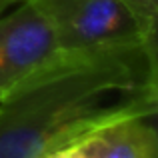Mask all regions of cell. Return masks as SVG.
Listing matches in <instances>:
<instances>
[{
	"label": "cell",
	"mask_w": 158,
	"mask_h": 158,
	"mask_svg": "<svg viewBox=\"0 0 158 158\" xmlns=\"http://www.w3.org/2000/svg\"><path fill=\"white\" fill-rule=\"evenodd\" d=\"M156 112L120 116L58 148L62 158H158Z\"/></svg>",
	"instance_id": "4"
},
{
	"label": "cell",
	"mask_w": 158,
	"mask_h": 158,
	"mask_svg": "<svg viewBox=\"0 0 158 158\" xmlns=\"http://www.w3.org/2000/svg\"><path fill=\"white\" fill-rule=\"evenodd\" d=\"M56 52L50 22L30 0L0 16V100Z\"/></svg>",
	"instance_id": "3"
},
{
	"label": "cell",
	"mask_w": 158,
	"mask_h": 158,
	"mask_svg": "<svg viewBox=\"0 0 158 158\" xmlns=\"http://www.w3.org/2000/svg\"><path fill=\"white\" fill-rule=\"evenodd\" d=\"M148 26L156 28V18H158V0H124Z\"/></svg>",
	"instance_id": "5"
},
{
	"label": "cell",
	"mask_w": 158,
	"mask_h": 158,
	"mask_svg": "<svg viewBox=\"0 0 158 158\" xmlns=\"http://www.w3.org/2000/svg\"><path fill=\"white\" fill-rule=\"evenodd\" d=\"M42 158H62V156H60V152L54 150V152H50V154H46V156H42Z\"/></svg>",
	"instance_id": "7"
},
{
	"label": "cell",
	"mask_w": 158,
	"mask_h": 158,
	"mask_svg": "<svg viewBox=\"0 0 158 158\" xmlns=\"http://www.w3.org/2000/svg\"><path fill=\"white\" fill-rule=\"evenodd\" d=\"M18 2H22V0H0V12L6 10L8 6H12V4H18Z\"/></svg>",
	"instance_id": "6"
},
{
	"label": "cell",
	"mask_w": 158,
	"mask_h": 158,
	"mask_svg": "<svg viewBox=\"0 0 158 158\" xmlns=\"http://www.w3.org/2000/svg\"><path fill=\"white\" fill-rule=\"evenodd\" d=\"M156 108V42L58 50L0 100V158H42L100 124Z\"/></svg>",
	"instance_id": "1"
},
{
	"label": "cell",
	"mask_w": 158,
	"mask_h": 158,
	"mask_svg": "<svg viewBox=\"0 0 158 158\" xmlns=\"http://www.w3.org/2000/svg\"><path fill=\"white\" fill-rule=\"evenodd\" d=\"M50 22L58 50H100L156 42L148 26L124 0H30Z\"/></svg>",
	"instance_id": "2"
}]
</instances>
